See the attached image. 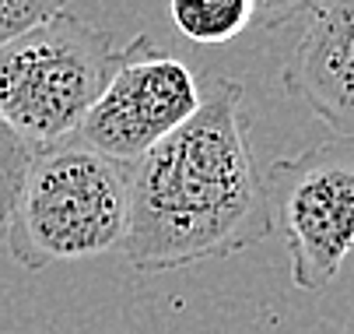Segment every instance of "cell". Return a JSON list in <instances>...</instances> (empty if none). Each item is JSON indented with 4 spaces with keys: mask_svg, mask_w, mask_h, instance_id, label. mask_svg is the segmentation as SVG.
Masks as SVG:
<instances>
[{
    "mask_svg": "<svg viewBox=\"0 0 354 334\" xmlns=\"http://www.w3.org/2000/svg\"><path fill=\"white\" fill-rule=\"evenodd\" d=\"M245 91L214 78L200 109L127 166L123 254L144 274L221 261L274 232Z\"/></svg>",
    "mask_w": 354,
    "mask_h": 334,
    "instance_id": "obj_1",
    "label": "cell"
},
{
    "mask_svg": "<svg viewBox=\"0 0 354 334\" xmlns=\"http://www.w3.org/2000/svg\"><path fill=\"white\" fill-rule=\"evenodd\" d=\"M127 166L64 141L32 152L4 232L8 254L25 271L123 250Z\"/></svg>",
    "mask_w": 354,
    "mask_h": 334,
    "instance_id": "obj_2",
    "label": "cell"
},
{
    "mask_svg": "<svg viewBox=\"0 0 354 334\" xmlns=\"http://www.w3.org/2000/svg\"><path fill=\"white\" fill-rule=\"evenodd\" d=\"M120 60L109 28L64 11L0 46V120L32 152L77 137Z\"/></svg>",
    "mask_w": 354,
    "mask_h": 334,
    "instance_id": "obj_3",
    "label": "cell"
},
{
    "mask_svg": "<svg viewBox=\"0 0 354 334\" xmlns=\"http://www.w3.org/2000/svg\"><path fill=\"white\" fill-rule=\"evenodd\" d=\"M274 232L288 247L291 281L326 292L354 254V137L333 134L319 145L274 159L263 169Z\"/></svg>",
    "mask_w": 354,
    "mask_h": 334,
    "instance_id": "obj_4",
    "label": "cell"
},
{
    "mask_svg": "<svg viewBox=\"0 0 354 334\" xmlns=\"http://www.w3.org/2000/svg\"><path fill=\"white\" fill-rule=\"evenodd\" d=\"M204 103L196 74L162 53L147 35H137L120 50V60L77 127L84 148L106 155L120 166L137 162L151 148L179 130Z\"/></svg>",
    "mask_w": 354,
    "mask_h": 334,
    "instance_id": "obj_5",
    "label": "cell"
},
{
    "mask_svg": "<svg viewBox=\"0 0 354 334\" xmlns=\"http://www.w3.org/2000/svg\"><path fill=\"white\" fill-rule=\"evenodd\" d=\"M281 81L333 134L354 137V0H319L309 11Z\"/></svg>",
    "mask_w": 354,
    "mask_h": 334,
    "instance_id": "obj_6",
    "label": "cell"
},
{
    "mask_svg": "<svg viewBox=\"0 0 354 334\" xmlns=\"http://www.w3.org/2000/svg\"><path fill=\"white\" fill-rule=\"evenodd\" d=\"M169 15L179 35L196 46H225L257 25L252 0H169Z\"/></svg>",
    "mask_w": 354,
    "mask_h": 334,
    "instance_id": "obj_7",
    "label": "cell"
},
{
    "mask_svg": "<svg viewBox=\"0 0 354 334\" xmlns=\"http://www.w3.org/2000/svg\"><path fill=\"white\" fill-rule=\"evenodd\" d=\"M28 162H32V148L0 120V243H4V232H8Z\"/></svg>",
    "mask_w": 354,
    "mask_h": 334,
    "instance_id": "obj_8",
    "label": "cell"
},
{
    "mask_svg": "<svg viewBox=\"0 0 354 334\" xmlns=\"http://www.w3.org/2000/svg\"><path fill=\"white\" fill-rule=\"evenodd\" d=\"M67 11V0H0V46Z\"/></svg>",
    "mask_w": 354,
    "mask_h": 334,
    "instance_id": "obj_9",
    "label": "cell"
},
{
    "mask_svg": "<svg viewBox=\"0 0 354 334\" xmlns=\"http://www.w3.org/2000/svg\"><path fill=\"white\" fill-rule=\"evenodd\" d=\"M257 4V25L260 28H284L295 18L309 15L319 0H252Z\"/></svg>",
    "mask_w": 354,
    "mask_h": 334,
    "instance_id": "obj_10",
    "label": "cell"
},
{
    "mask_svg": "<svg viewBox=\"0 0 354 334\" xmlns=\"http://www.w3.org/2000/svg\"><path fill=\"white\" fill-rule=\"evenodd\" d=\"M337 334H354V310H351V317L344 320V327H340Z\"/></svg>",
    "mask_w": 354,
    "mask_h": 334,
    "instance_id": "obj_11",
    "label": "cell"
}]
</instances>
